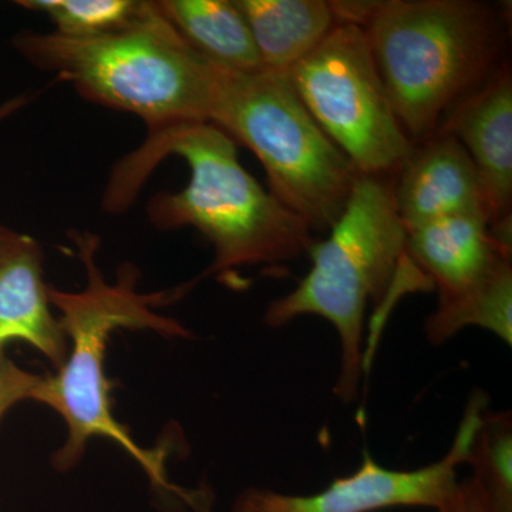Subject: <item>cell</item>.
Returning <instances> with one entry per match:
<instances>
[{
    "label": "cell",
    "instance_id": "1",
    "mask_svg": "<svg viewBox=\"0 0 512 512\" xmlns=\"http://www.w3.org/2000/svg\"><path fill=\"white\" fill-rule=\"evenodd\" d=\"M171 156L188 165L190 180L183 190L154 195L148 221L163 231L191 227L207 238L214 261L205 275L282 265L315 244L312 229L242 167L235 141L210 121L147 131L144 143L111 171L104 211L130 208L148 175Z\"/></svg>",
    "mask_w": 512,
    "mask_h": 512
},
{
    "label": "cell",
    "instance_id": "10",
    "mask_svg": "<svg viewBox=\"0 0 512 512\" xmlns=\"http://www.w3.org/2000/svg\"><path fill=\"white\" fill-rule=\"evenodd\" d=\"M393 197L406 234L451 215L478 214L490 221L476 167L448 133L414 144L412 154L393 175Z\"/></svg>",
    "mask_w": 512,
    "mask_h": 512
},
{
    "label": "cell",
    "instance_id": "17",
    "mask_svg": "<svg viewBox=\"0 0 512 512\" xmlns=\"http://www.w3.org/2000/svg\"><path fill=\"white\" fill-rule=\"evenodd\" d=\"M20 8L42 13L53 32L76 39L111 35L136 23L147 10L144 0H19Z\"/></svg>",
    "mask_w": 512,
    "mask_h": 512
},
{
    "label": "cell",
    "instance_id": "15",
    "mask_svg": "<svg viewBox=\"0 0 512 512\" xmlns=\"http://www.w3.org/2000/svg\"><path fill=\"white\" fill-rule=\"evenodd\" d=\"M476 326L512 345V264L501 262L493 274L470 291L437 302L424 323L426 338L443 345L461 330Z\"/></svg>",
    "mask_w": 512,
    "mask_h": 512
},
{
    "label": "cell",
    "instance_id": "11",
    "mask_svg": "<svg viewBox=\"0 0 512 512\" xmlns=\"http://www.w3.org/2000/svg\"><path fill=\"white\" fill-rule=\"evenodd\" d=\"M437 133L457 138L476 167L490 225L511 218L512 73L510 62L498 67L476 92L460 101Z\"/></svg>",
    "mask_w": 512,
    "mask_h": 512
},
{
    "label": "cell",
    "instance_id": "7",
    "mask_svg": "<svg viewBox=\"0 0 512 512\" xmlns=\"http://www.w3.org/2000/svg\"><path fill=\"white\" fill-rule=\"evenodd\" d=\"M288 77L313 120L360 175H394L412 154L414 144L359 26H336Z\"/></svg>",
    "mask_w": 512,
    "mask_h": 512
},
{
    "label": "cell",
    "instance_id": "14",
    "mask_svg": "<svg viewBox=\"0 0 512 512\" xmlns=\"http://www.w3.org/2000/svg\"><path fill=\"white\" fill-rule=\"evenodd\" d=\"M158 12L192 50L222 69L262 72L247 20L234 0H154Z\"/></svg>",
    "mask_w": 512,
    "mask_h": 512
},
{
    "label": "cell",
    "instance_id": "4",
    "mask_svg": "<svg viewBox=\"0 0 512 512\" xmlns=\"http://www.w3.org/2000/svg\"><path fill=\"white\" fill-rule=\"evenodd\" d=\"M12 45L83 99L134 114L148 131L210 117L212 63L178 35L154 0L136 23L111 35L76 39L25 30Z\"/></svg>",
    "mask_w": 512,
    "mask_h": 512
},
{
    "label": "cell",
    "instance_id": "6",
    "mask_svg": "<svg viewBox=\"0 0 512 512\" xmlns=\"http://www.w3.org/2000/svg\"><path fill=\"white\" fill-rule=\"evenodd\" d=\"M208 121L252 151L271 194L313 234L338 221L359 171L313 120L288 74L238 73L212 64Z\"/></svg>",
    "mask_w": 512,
    "mask_h": 512
},
{
    "label": "cell",
    "instance_id": "12",
    "mask_svg": "<svg viewBox=\"0 0 512 512\" xmlns=\"http://www.w3.org/2000/svg\"><path fill=\"white\" fill-rule=\"evenodd\" d=\"M43 251L23 232L0 227V346L28 343L60 369L69 353L66 333L50 309Z\"/></svg>",
    "mask_w": 512,
    "mask_h": 512
},
{
    "label": "cell",
    "instance_id": "19",
    "mask_svg": "<svg viewBox=\"0 0 512 512\" xmlns=\"http://www.w3.org/2000/svg\"><path fill=\"white\" fill-rule=\"evenodd\" d=\"M439 512H495L483 495L478 493L470 478L458 481L456 490L451 494L450 500Z\"/></svg>",
    "mask_w": 512,
    "mask_h": 512
},
{
    "label": "cell",
    "instance_id": "20",
    "mask_svg": "<svg viewBox=\"0 0 512 512\" xmlns=\"http://www.w3.org/2000/svg\"><path fill=\"white\" fill-rule=\"evenodd\" d=\"M25 103L26 100L23 99V97H15V99L0 104V121L6 119V117L12 116V114L18 111L20 107H23ZM0 227H2V224H0Z\"/></svg>",
    "mask_w": 512,
    "mask_h": 512
},
{
    "label": "cell",
    "instance_id": "2",
    "mask_svg": "<svg viewBox=\"0 0 512 512\" xmlns=\"http://www.w3.org/2000/svg\"><path fill=\"white\" fill-rule=\"evenodd\" d=\"M77 247L87 269V288L70 293L49 286L50 303L60 312V325L72 342V350L56 375L43 376L33 396L35 402L55 410L66 423V441L53 456V466L62 473L72 470L82 460L89 441L103 437L123 447L153 485L178 494L195 512H205L207 505L201 494L168 483L161 454L138 446L111 413L110 383L104 372L107 343L117 329L153 330L167 338H190V330L177 320L158 315L156 309L181 298L194 282L171 291L140 293L136 271L127 268L121 272L119 284L110 285L96 265V238L79 235Z\"/></svg>",
    "mask_w": 512,
    "mask_h": 512
},
{
    "label": "cell",
    "instance_id": "8",
    "mask_svg": "<svg viewBox=\"0 0 512 512\" xmlns=\"http://www.w3.org/2000/svg\"><path fill=\"white\" fill-rule=\"evenodd\" d=\"M484 394H474L446 456L416 470H392L365 453L362 466L335 478L319 493L293 495L249 487L232 505V512H377L397 507L433 508L439 512L457 487V468L466 463L468 447L481 414Z\"/></svg>",
    "mask_w": 512,
    "mask_h": 512
},
{
    "label": "cell",
    "instance_id": "9",
    "mask_svg": "<svg viewBox=\"0 0 512 512\" xmlns=\"http://www.w3.org/2000/svg\"><path fill=\"white\" fill-rule=\"evenodd\" d=\"M507 259H511V249L494 238L484 215L441 218L407 234L389 301L431 288L437 289L439 301L454 298L481 284Z\"/></svg>",
    "mask_w": 512,
    "mask_h": 512
},
{
    "label": "cell",
    "instance_id": "13",
    "mask_svg": "<svg viewBox=\"0 0 512 512\" xmlns=\"http://www.w3.org/2000/svg\"><path fill=\"white\" fill-rule=\"evenodd\" d=\"M265 70L291 72L338 26L325 0H234Z\"/></svg>",
    "mask_w": 512,
    "mask_h": 512
},
{
    "label": "cell",
    "instance_id": "3",
    "mask_svg": "<svg viewBox=\"0 0 512 512\" xmlns=\"http://www.w3.org/2000/svg\"><path fill=\"white\" fill-rule=\"evenodd\" d=\"M394 113L419 144L505 62L503 10L474 0H380L363 28Z\"/></svg>",
    "mask_w": 512,
    "mask_h": 512
},
{
    "label": "cell",
    "instance_id": "18",
    "mask_svg": "<svg viewBox=\"0 0 512 512\" xmlns=\"http://www.w3.org/2000/svg\"><path fill=\"white\" fill-rule=\"evenodd\" d=\"M43 376L16 365L0 346V421L12 407L33 400Z\"/></svg>",
    "mask_w": 512,
    "mask_h": 512
},
{
    "label": "cell",
    "instance_id": "5",
    "mask_svg": "<svg viewBox=\"0 0 512 512\" xmlns=\"http://www.w3.org/2000/svg\"><path fill=\"white\" fill-rule=\"evenodd\" d=\"M407 234L397 215L393 175H359L345 210L308 254L312 266L293 291L266 309L269 328L301 316L326 319L338 332L340 369L333 393L355 402L365 375L366 306L382 305L402 265Z\"/></svg>",
    "mask_w": 512,
    "mask_h": 512
},
{
    "label": "cell",
    "instance_id": "16",
    "mask_svg": "<svg viewBox=\"0 0 512 512\" xmlns=\"http://www.w3.org/2000/svg\"><path fill=\"white\" fill-rule=\"evenodd\" d=\"M471 483L495 512H512V419L483 412L466 458Z\"/></svg>",
    "mask_w": 512,
    "mask_h": 512
}]
</instances>
